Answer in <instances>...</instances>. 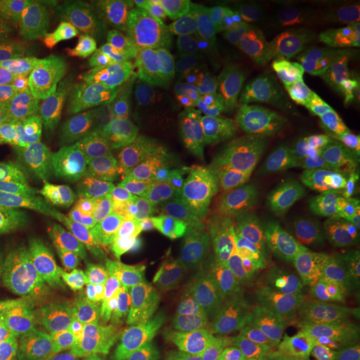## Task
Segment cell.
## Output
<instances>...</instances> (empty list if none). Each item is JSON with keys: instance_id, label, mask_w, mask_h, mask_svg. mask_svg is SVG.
Wrapping results in <instances>:
<instances>
[{"instance_id": "cell-1", "label": "cell", "mask_w": 360, "mask_h": 360, "mask_svg": "<svg viewBox=\"0 0 360 360\" xmlns=\"http://www.w3.org/2000/svg\"><path fill=\"white\" fill-rule=\"evenodd\" d=\"M224 19L219 3H120L77 89V139L96 163L176 150L198 96L193 35Z\"/></svg>"}, {"instance_id": "cell-2", "label": "cell", "mask_w": 360, "mask_h": 360, "mask_svg": "<svg viewBox=\"0 0 360 360\" xmlns=\"http://www.w3.org/2000/svg\"><path fill=\"white\" fill-rule=\"evenodd\" d=\"M264 288L251 230L206 219L163 235L112 307L117 360H224Z\"/></svg>"}, {"instance_id": "cell-3", "label": "cell", "mask_w": 360, "mask_h": 360, "mask_svg": "<svg viewBox=\"0 0 360 360\" xmlns=\"http://www.w3.org/2000/svg\"><path fill=\"white\" fill-rule=\"evenodd\" d=\"M221 56L245 86L278 91L328 131L360 142V13L267 3L221 27Z\"/></svg>"}, {"instance_id": "cell-4", "label": "cell", "mask_w": 360, "mask_h": 360, "mask_svg": "<svg viewBox=\"0 0 360 360\" xmlns=\"http://www.w3.org/2000/svg\"><path fill=\"white\" fill-rule=\"evenodd\" d=\"M163 235L142 227H89L0 248V267L19 272L49 296L112 302L155 254Z\"/></svg>"}, {"instance_id": "cell-5", "label": "cell", "mask_w": 360, "mask_h": 360, "mask_svg": "<svg viewBox=\"0 0 360 360\" xmlns=\"http://www.w3.org/2000/svg\"><path fill=\"white\" fill-rule=\"evenodd\" d=\"M123 0H0V67L53 91L80 89Z\"/></svg>"}, {"instance_id": "cell-6", "label": "cell", "mask_w": 360, "mask_h": 360, "mask_svg": "<svg viewBox=\"0 0 360 360\" xmlns=\"http://www.w3.org/2000/svg\"><path fill=\"white\" fill-rule=\"evenodd\" d=\"M296 104L264 86H245L214 129L187 134L171 153L176 179L195 195L214 193L235 168L291 153L318 136Z\"/></svg>"}, {"instance_id": "cell-7", "label": "cell", "mask_w": 360, "mask_h": 360, "mask_svg": "<svg viewBox=\"0 0 360 360\" xmlns=\"http://www.w3.org/2000/svg\"><path fill=\"white\" fill-rule=\"evenodd\" d=\"M117 176L104 163L38 160L0 174V248L99 227L115 206Z\"/></svg>"}, {"instance_id": "cell-8", "label": "cell", "mask_w": 360, "mask_h": 360, "mask_svg": "<svg viewBox=\"0 0 360 360\" xmlns=\"http://www.w3.org/2000/svg\"><path fill=\"white\" fill-rule=\"evenodd\" d=\"M272 219L285 227L345 232L360 224V142L326 136L304 184L291 195H267Z\"/></svg>"}, {"instance_id": "cell-9", "label": "cell", "mask_w": 360, "mask_h": 360, "mask_svg": "<svg viewBox=\"0 0 360 360\" xmlns=\"http://www.w3.org/2000/svg\"><path fill=\"white\" fill-rule=\"evenodd\" d=\"M56 123L53 89L0 67V174L46 160Z\"/></svg>"}, {"instance_id": "cell-10", "label": "cell", "mask_w": 360, "mask_h": 360, "mask_svg": "<svg viewBox=\"0 0 360 360\" xmlns=\"http://www.w3.org/2000/svg\"><path fill=\"white\" fill-rule=\"evenodd\" d=\"M65 360L117 358L112 307L110 302H72L65 304L51 331L46 334Z\"/></svg>"}, {"instance_id": "cell-11", "label": "cell", "mask_w": 360, "mask_h": 360, "mask_svg": "<svg viewBox=\"0 0 360 360\" xmlns=\"http://www.w3.org/2000/svg\"><path fill=\"white\" fill-rule=\"evenodd\" d=\"M62 309L65 302L40 291L19 272L0 267V339H40Z\"/></svg>"}, {"instance_id": "cell-12", "label": "cell", "mask_w": 360, "mask_h": 360, "mask_svg": "<svg viewBox=\"0 0 360 360\" xmlns=\"http://www.w3.org/2000/svg\"><path fill=\"white\" fill-rule=\"evenodd\" d=\"M283 360H360V331L328 328L288 345Z\"/></svg>"}, {"instance_id": "cell-13", "label": "cell", "mask_w": 360, "mask_h": 360, "mask_svg": "<svg viewBox=\"0 0 360 360\" xmlns=\"http://www.w3.org/2000/svg\"><path fill=\"white\" fill-rule=\"evenodd\" d=\"M285 334L288 331L281 323L262 318L259 323L235 334V342L230 345L224 360H283L288 349Z\"/></svg>"}, {"instance_id": "cell-14", "label": "cell", "mask_w": 360, "mask_h": 360, "mask_svg": "<svg viewBox=\"0 0 360 360\" xmlns=\"http://www.w3.org/2000/svg\"><path fill=\"white\" fill-rule=\"evenodd\" d=\"M326 318L334 323V328L360 331V281L339 294L328 296L323 304Z\"/></svg>"}, {"instance_id": "cell-15", "label": "cell", "mask_w": 360, "mask_h": 360, "mask_svg": "<svg viewBox=\"0 0 360 360\" xmlns=\"http://www.w3.org/2000/svg\"><path fill=\"white\" fill-rule=\"evenodd\" d=\"M0 360H65L51 339H0Z\"/></svg>"}, {"instance_id": "cell-16", "label": "cell", "mask_w": 360, "mask_h": 360, "mask_svg": "<svg viewBox=\"0 0 360 360\" xmlns=\"http://www.w3.org/2000/svg\"><path fill=\"white\" fill-rule=\"evenodd\" d=\"M355 262H358V267H360V235L355 238Z\"/></svg>"}, {"instance_id": "cell-17", "label": "cell", "mask_w": 360, "mask_h": 360, "mask_svg": "<svg viewBox=\"0 0 360 360\" xmlns=\"http://www.w3.org/2000/svg\"><path fill=\"white\" fill-rule=\"evenodd\" d=\"M112 360H117V358H112Z\"/></svg>"}]
</instances>
